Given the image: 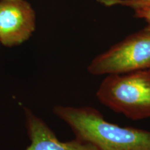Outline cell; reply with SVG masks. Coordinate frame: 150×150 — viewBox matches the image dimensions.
<instances>
[{
	"mask_svg": "<svg viewBox=\"0 0 150 150\" xmlns=\"http://www.w3.org/2000/svg\"><path fill=\"white\" fill-rule=\"evenodd\" d=\"M53 112L70 127L75 138L99 150H150V131L120 127L91 106H54Z\"/></svg>",
	"mask_w": 150,
	"mask_h": 150,
	"instance_id": "6da1fadb",
	"label": "cell"
},
{
	"mask_svg": "<svg viewBox=\"0 0 150 150\" xmlns=\"http://www.w3.org/2000/svg\"><path fill=\"white\" fill-rule=\"evenodd\" d=\"M0 46H1V44H0Z\"/></svg>",
	"mask_w": 150,
	"mask_h": 150,
	"instance_id": "ba28073f",
	"label": "cell"
},
{
	"mask_svg": "<svg viewBox=\"0 0 150 150\" xmlns=\"http://www.w3.org/2000/svg\"><path fill=\"white\" fill-rule=\"evenodd\" d=\"M106 6L121 5L128 6L135 11H139L150 8V0H97Z\"/></svg>",
	"mask_w": 150,
	"mask_h": 150,
	"instance_id": "8992f818",
	"label": "cell"
},
{
	"mask_svg": "<svg viewBox=\"0 0 150 150\" xmlns=\"http://www.w3.org/2000/svg\"><path fill=\"white\" fill-rule=\"evenodd\" d=\"M35 30V13L26 0H0V44L18 46Z\"/></svg>",
	"mask_w": 150,
	"mask_h": 150,
	"instance_id": "277c9868",
	"label": "cell"
},
{
	"mask_svg": "<svg viewBox=\"0 0 150 150\" xmlns=\"http://www.w3.org/2000/svg\"><path fill=\"white\" fill-rule=\"evenodd\" d=\"M96 97L104 106L132 120L150 118V70L106 75Z\"/></svg>",
	"mask_w": 150,
	"mask_h": 150,
	"instance_id": "7a4b0ae2",
	"label": "cell"
},
{
	"mask_svg": "<svg viewBox=\"0 0 150 150\" xmlns=\"http://www.w3.org/2000/svg\"><path fill=\"white\" fill-rule=\"evenodd\" d=\"M135 16L137 18L144 19L147 23V27L145 28L148 30H150V8L136 11L135 12Z\"/></svg>",
	"mask_w": 150,
	"mask_h": 150,
	"instance_id": "52a82bcc",
	"label": "cell"
},
{
	"mask_svg": "<svg viewBox=\"0 0 150 150\" xmlns=\"http://www.w3.org/2000/svg\"><path fill=\"white\" fill-rule=\"evenodd\" d=\"M87 70L96 76L150 70V30L129 35L94 58Z\"/></svg>",
	"mask_w": 150,
	"mask_h": 150,
	"instance_id": "3957f363",
	"label": "cell"
},
{
	"mask_svg": "<svg viewBox=\"0 0 150 150\" xmlns=\"http://www.w3.org/2000/svg\"><path fill=\"white\" fill-rule=\"evenodd\" d=\"M26 129L31 144L25 150H99L88 142L75 138L59 140L45 122L29 108H24Z\"/></svg>",
	"mask_w": 150,
	"mask_h": 150,
	"instance_id": "5b68a950",
	"label": "cell"
}]
</instances>
